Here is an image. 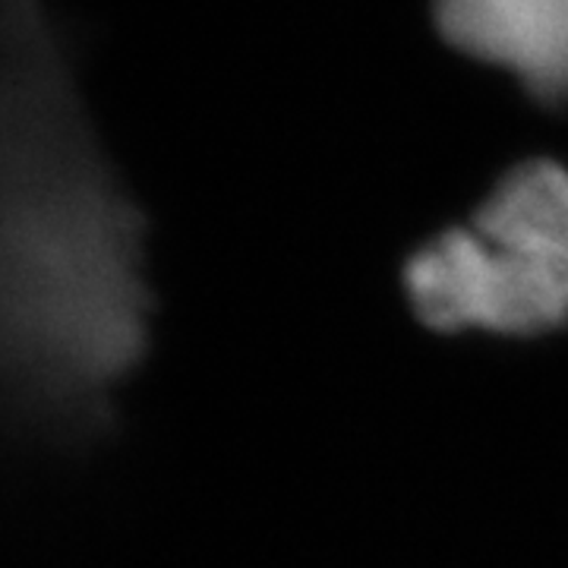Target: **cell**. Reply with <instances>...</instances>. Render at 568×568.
<instances>
[{"label": "cell", "instance_id": "obj_1", "mask_svg": "<svg viewBox=\"0 0 568 568\" xmlns=\"http://www.w3.org/2000/svg\"><path fill=\"white\" fill-rule=\"evenodd\" d=\"M142 224L80 159L0 162V376L41 424L102 417L149 345Z\"/></svg>", "mask_w": 568, "mask_h": 568}, {"label": "cell", "instance_id": "obj_2", "mask_svg": "<svg viewBox=\"0 0 568 568\" xmlns=\"http://www.w3.org/2000/svg\"><path fill=\"white\" fill-rule=\"evenodd\" d=\"M405 294L436 332L530 338L568 325V168H511L470 222L414 250Z\"/></svg>", "mask_w": 568, "mask_h": 568}, {"label": "cell", "instance_id": "obj_3", "mask_svg": "<svg viewBox=\"0 0 568 568\" xmlns=\"http://www.w3.org/2000/svg\"><path fill=\"white\" fill-rule=\"evenodd\" d=\"M452 48L521 82L540 102H568V0H436Z\"/></svg>", "mask_w": 568, "mask_h": 568}]
</instances>
